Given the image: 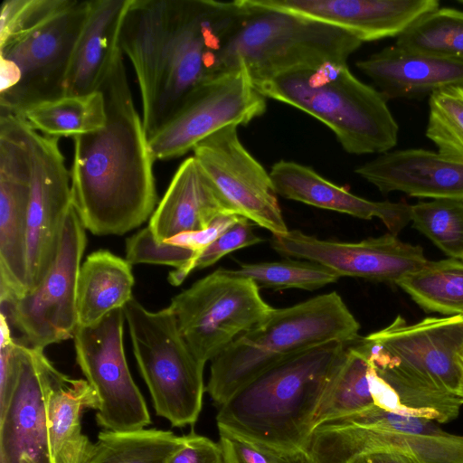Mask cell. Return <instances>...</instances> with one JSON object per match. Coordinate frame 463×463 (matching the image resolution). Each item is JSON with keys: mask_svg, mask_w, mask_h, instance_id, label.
Wrapping results in <instances>:
<instances>
[{"mask_svg": "<svg viewBox=\"0 0 463 463\" xmlns=\"http://www.w3.org/2000/svg\"><path fill=\"white\" fill-rule=\"evenodd\" d=\"M249 11L244 0H131L120 48L137 76L147 138L222 73L221 54Z\"/></svg>", "mask_w": 463, "mask_h": 463, "instance_id": "obj_1", "label": "cell"}, {"mask_svg": "<svg viewBox=\"0 0 463 463\" xmlns=\"http://www.w3.org/2000/svg\"><path fill=\"white\" fill-rule=\"evenodd\" d=\"M99 90L105 100V127L72 137V204L91 233L122 235L151 217L157 199L154 159L133 101L123 52Z\"/></svg>", "mask_w": 463, "mask_h": 463, "instance_id": "obj_2", "label": "cell"}, {"mask_svg": "<svg viewBox=\"0 0 463 463\" xmlns=\"http://www.w3.org/2000/svg\"><path fill=\"white\" fill-rule=\"evenodd\" d=\"M349 342L319 345L269 368L219 407L217 426L276 448L305 452Z\"/></svg>", "mask_w": 463, "mask_h": 463, "instance_id": "obj_3", "label": "cell"}, {"mask_svg": "<svg viewBox=\"0 0 463 463\" xmlns=\"http://www.w3.org/2000/svg\"><path fill=\"white\" fill-rule=\"evenodd\" d=\"M378 375L397 396L402 412L439 423L455 420L463 401V315L426 317L408 325L402 317L361 337Z\"/></svg>", "mask_w": 463, "mask_h": 463, "instance_id": "obj_4", "label": "cell"}, {"mask_svg": "<svg viewBox=\"0 0 463 463\" xmlns=\"http://www.w3.org/2000/svg\"><path fill=\"white\" fill-rule=\"evenodd\" d=\"M359 330V322L335 291L273 307L211 361L205 391L219 408L269 368L319 345L354 340Z\"/></svg>", "mask_w": 463, "mask_h": 463, "instance_id": "obj_5", "label": "cell"}, {"mask_svg": "<svg viewBox=\"0 0 463 463\" xmlns=\"http://www.w3.org/2000/svg\"><path fill=\"white\" fill-rule=\"evenodd\" d=\"M252 82L266 99L290 105L321 121L349 154L381 155L397 145L399 125L388 100L357 79L346 62L328 61Z\"/></svg>", "mask_w": 463, "mask_h": 463, "instance_id": "obj_6", "label": "cell"}, {"mask_svg": "<svg viewBox=\"0 0 463 463\" xmlns=\"http://www.w3.org/2000/svg\"><path fill=\"white\" fill-rule=\"evenodd\" d=\"M383 450L418 463H463V435L447 432L428 418L373 406L317 425L305 452L309 463H364Z\"/></svg>", "mask_w": 463, "mask_h": 463, "instance_id": "obj_7", "label": "cell"}, {"mask_svg": "<svg viewBox=\"0 0 463 463\" xmlns=\"http://www.w3.org/2000/svg\"><path fill=\"white\" fill-rule=\"evenodd\" d=\"M250 11L224 46L223 72L242 63L252 81L325 62H346L362 42L337 27L294 14Z\"/></svg>", "mask_w": 463, "mask_h": 463, "instance_id": "obj_8", "label": "cell"}, {"mask_svg": "<svg viewBox=\"0 0 463 463\" xmlns=\"http://www.w3.org/2000/svg\"><path fill=\"white\" fill-rule=\"evenodd\" d=\"M123 310L156 415L174 427L193 426L203 405L204 364L187 346L169 307L152 312L133 298Z\"/></svg>", "mask_w": 463, "mask_h": 463, "instance_id": "obj_9", "label": "cell"}, {"mask_svg": "<svg viewBox=\"0 0 463 463\" xmlns=\"http://www.w3.org/2000/svg\"><path fill=\"white\" fill-rule=\"evenodd\" d=\"M168 307L187 346L204 365L273 308L253 280L223 268L174 297Z\"/></svg>", "mask_w": 463, "mask_h": 463, "instance_id": "obj_10", "label": "cell"}, {"mask_svg": "<svg viewBox=\"0 0 463 463\" xmlns=\"http://www.w3.org/2000/svg\"><path fill=\"white\" fill-rule=\"evenodd\" d=\"M0 362V463H52L47 402L63 373L43 349L19 341Z\"/></svg>", "mask_w": 463, "mask_h": 463, "instance_id": "obj_11", "label": "cell"}, {"mask_svg": "<svg viewBox=\"0 0 463 463\" xmlns=\"http://www.w3.org/2000/svg\"><path fill=\"white\" fill-rule=\"evenodd\" d=\"M90 8V0L67 4L34 27L0 43V58L15 63L21 80L0 94V114L64 95L72 53Z\"/></svg>", "mask_w": 463, "mask_h": 463, "instance_id": "obj_12", "label": "cell"}, {"mask_svg": "<svg viewBox=\"0 0 463 463\" xmlns=\"http://www.w3.org/2000/svg\"><path fill=\"white\" fill-rule=\"evenodd\" d=\"M85 230L72 204L47 274L35 288L1 306L10 326L21 334L23 344L43 350L73 337L78 326L77 285L87 242Z\"/></svg>", "mask_w": 463, "mask_h": 463, "instance_id": "obj_13", "label": "cell"}, {"mask_svg": "<svg viewBox=\"0 0 463 463\" xmlns=\"http://www.w3.org/2000/svg\"><path fill=\"white\" fill-rule=\"evenodd\" d=\"M266 98L240 63L198 87L176 114L153 136L154 161L175 158L229 126H245L266 111Z\"/></svg>", "mask_w": 463, "mask_h": 463, "instance_id": "obj_14", "label": "cell"}, {"mask_svg": "<svg viewBox=\"0 0 463 463\" xmlns=\"http://www.w3.org/2000/svg\"><path fill=\"white\" fill-rule=\"evenodd\" d=\"M125 320L123 308H118L92 326H77L72 337L77 364L99 400L97 424L112 431L137 430L151 423L128 366Z\"/></svg>", "mask_w": 463, "mask_h": 463, "instance_id": "obj_15", "label": "cell"}, {"mask_svg": "<svg viewBox=\"0 0 463 463\" xmlns=\"http://www.w3.org/2000/svg\"><path fill=\"white\" fill-rule=\"evenodd\" d=\"M237 126L226 127L200 142L194 157L226 206L272 233L287 227L269 173L245 148Z\"/></svg>", "mask_w": 463, "mask_h": 463, "instance_id": "obj_16", "label": "cell"}, {"mask_svg": "<svg viewBox=\"0 0 463 463\" xmlns=\"http://www.w3.org/2000/svg\"><path fill=\"white\" fill-rule=\"evenodd\" d=\"M29 127L0 114V303L28 291L27 210L31 191Z\"/></svg>", "mask_w": 463, "mask_h": 463, "instance_id": "obj_17", "label": "cell"}, {"mask_svg": "<svg viewBox=\"0 0 463 463\" xmlns=\"http://www.w3.org/2000/svg\"><path fill=\"white\" fill-rule=\"evenodd\" d=\"M59 138L41 135L29 127L31 191L27 210V292L39 285L52 265L65 219L72 205L71 173L66 168Z\"/></svg>", "mask_w": 463, "mask_h": 463, "instance_id": "obj_18", "label": "cell"}, {"mask_svg": "<svg viewBox=\"0 0 463 463\" xmlns=\"http://www.w3.org/2000/svg\"><path fill=\"white\" fill-rule=\"evenodd\" d=\"M270 245L284 257L319 263L340 278L354 277L392 284L429 261L421 247L404 242L392 233L357 242H344L320 240L292 230L273 235Z\"/></svg>", "mask_w": 463, "mask_h": 463, "instance_id": "obj_19", "label": "cell"}, {"mask_svg": "<svg viewBox=\"0 0 463 463\" xmlns=\"http://www.w3.org/2000/svg\"><path fill=\"white\" fill-rule=\"evenodd\" d=\"M259 9L283 12L344 30L360 42L399 37L438 0H246Z\"/></svg>", "mask_w": 463, "mask_h": 463, "instance_id": "obj_20", "label": "cell"}, {"mask_svg": "<svg viewBox=\"0 0 463 463\" xmlns=\"http://www.w3.org/2000/svg\"><path fill=\"white\" fill-rule=\"evenodd\" d=\"M354 172L382 194L463 201V162L423 148L389 151Z\"/></svg>", "mask_w": 463, "mask_h": 463, "instance_id": "obj_21", "label": "cell"}, {"mask_svg": "<svg viewBox=\"0 0 463 463\" xmlns=\"http://www.w3.org/2000/svg\"><path fill=\"white\" fill-rule=\"evenodd\" d=\"M269 175L278 195L283 198L359 219L378 218L394 235L411 222V205L364 199L299 163L279 160L272 165Z\"/></svg>", "mask_w": 463, "mask_h": 463, "instance_id": "obj_22", "label": "cell"}, {"mask_svg": "<svg viewBox=\"0 0 463 463\" xmlns=\"http://www.w3.org/2000/svg\"><path fill=\"white\" fill-rule=\"evenodd\" d=\"M356 67L387 100L422 99L452 86H463V63L418 52L396 44L385 47Z\"/></svg>", "mask_w": 463, "mask_h": 463, "instance_id": "obj_23", "label": "cell"}, {"mask_svg": "<svg viewBox=\"0 0 463 463\" xmlns=\"http://www.w3.org/2000/svg\"><path fill=\"white\" fill-rule=\"evenodd\" d=\"M131 0H90V8L77 40L64 95H83L99 90L122 52L120 32Z\"/></svg>", "mask_w": 463, "mask_h": 463, "instance_id": "obj_24", "label": "cell"}, {"mask_svg": "<svg viewBox=\"0 0 463 463\" xmlns=\"http://www.w3.org/2000/svg\"><path fill=\"white\" fill-rule=\"evenodd\" d=\"M225 213L232 212L193 156L184 160L175 173L148 227L156 241H165L183 232L203 230Z\"/></svg>", "mask_w": 463, "mask_h": 463, "instance_id": "obj_25", "label": "cell"}, {"mask_svg": "<svg viewBox=\"0 0 463 463\" xmlns=\"http://www.w3.org/2000/svg\"><path fill=\"white\" fill-rule=\"evenodd\" d=\"M99 397L83 379L63 374L47 402L49 442L52 463H83L92 442L81 431L84 409L98 410Z\"/></svg>", "mask_w": 463, "mask_h": 463, "instance_id": "obj_26", "label": "cell"}, {"mask_svg": "<svg viewBox=\"0 0 463 463\" xmlns=\"http://www.w3.org/2000/svg\"><path fill=\"white\" fill-rule=\"evenodd\" d=\"M134 282L131 264L126 259L109 250L90 253L78 276V326H92L123 308L133 298Z\"/></svg>", "mask_w": 463, "mask_h": 463, "instance_id": "obj_27", "label": "cell"}, {"mask_svg": "<svg viewBox=\"0 0 463 463\" xmlns=\"http://www.w3.org/2000/svg\"><path fill=\"white\" fill-rule=\"evenodd\" d=\"M361 337L349 342L345 355L325 392L315 428L325 421L377 406L384 381L370 361Z\"/></svg>", "mask_w": 463, "mask_h": 463, "instance_id": "obj_28", "label": "cell"}, {"mask_svg": "<svg viewBox=\"0 0 463 463\" xmlns=\"http://www.w3.org/2000/svg\"><path fill=\"white\" fill-rule=\"evenodd\" d=\"M13 115L22 118L32 129L55 137L91 133L105 127L107 121L100 90L43 100Z\"/></svg>", "mask_w": 463, "mask_h": 463, "instance_id": "obj_29", "label": "cell"}, {"mask_svg": "<svg viewBox=\"0 0 463 463\" xmlns=\"http://www.w3.org/2000/svg\"><path fill=\"white\" fill-rule=\"evenodd\" d=\"M395 285L427 312L446 317L463 315V261L453 259L429 260Z\"/></svg>", "mask_w": 463, "mask_h": 463, "instance_id": "obj_30", "label": "cell"}, {"mask_svg": "<svg viewBox=\"0 0 463 463\" xmlns=\"http://www.w3.org/2000/svg\"><path fill=\"white\" fill-rule=\"evenodd\" d=\"M171 430L100 431L83 463H166L181 444Z\"/></svg>", "mask_w": 463, "mask_h": 463, "instance_id": "obj_31", "label": "cell"}, {"mask_svg": "<svg viewBox=\"0 0 463 463\" xmlns=\"http://www.w3.org/2000/svg\"><path fill=\"white\" fill-rule=\"evenodd\" d=\"M395 44L463 63V11L439 7L415 21Z\"/></svg>", "mask_w": 463, "mask_h": 463, "instance_id": "obj_32", "label": "cell"}, {"mask_svg": "<svg viewBox=\"0 0 463 463\" xmlns=\"http://www.w3.org/2000/svg\"><path fill=\"white\" fill-rule=\"evenodd\" d=\"M227 271L232 275L253 280L260 288L274 290H315L340 279L326 266L306 260L287 259L280 261L241 264L239 269Z\"/></svg>", "mask_w": 463, "mask_h": 463, "instance_id": "obj_33", "label": "cell"}, {"mask_svg": "<svg viewBox=\"0 0 463 463\" xmlns=\"http://www.w3.org/2000/svg\"><path fill=\"white\" fill-rule=\"evenodd\" d=\"M411 222L449 259L463 261V201L420 202L411 206Z\"/></svg>", "mask_w": 463, "mask_h": 463, "instance_id": "obj_34", "label": "cell"}, {"mask_svg": "<svg viewBox=\"0 0 463 463\" xmlns=\"http://www.w3.org/2000/svg\"><path fill=\"white\" fill-rule=\"evenodd\" d=\"M438 153L463 162V86H452L429 97L425 132Z\"/></svg>", "mask_w": 463, "mask_h": 463, "instance_id": "obj_35", "label": "cell"}, {"mask_svg": "<svg viewBox=\"0 0 463 463\" xmlns=\"http://www.w3.org/2000/svg\"><path fill=\"white\" fill-rule=\"evenodd\" d=\"M224 463H309L304 451L287 450L218 427Z\"/></svg>", "mask_w": 463, "mask_h": 463, "instance_id": "obj_36", "label": "cell"}, {"mask_svg": "<svg viewBox=\"0 0 463 463\" xmlns=\"http://www.w3.org/2000/svg\"><path fill=\"white\" fill-rule=\"evenodd\" d=\"M196 253L167 241H158L147 226L126 241V260L131 264H157L184 271L195 259Z\"/></svg>", "mask_w": 463, "mask_h": 463, "instance_id": "obj_37", "label": "cell"}, {"mask_svg": "<svg viewBox=\"0 0 463 463\" xmlns=\"http://www.w3.org/2000/svg\"><path fill=\"white\" fill-rule=\"evenodd\" d=\"M68 0H5L1 5L0 43L42 23Z\"/></svg>", "mask_w": 463, "mask_h": 463, "instance_id": "obj_38", "label": "cell"}, {"mask_svg": "<svg viewBox=\"0 0 463 463\" xmlns=\"http://www.w3.org/2000/svg\"><path fill=\"white\" fill-rule=\"evenodd\" d=\"M263 241L252 228V222L245 217L239 219L206 247L189 265L184 273V280L194 269H201L216 263L225 255Z\"/></svg>", "mask_w": 463, "mask_h": 463, "instance_id": "obj_39", "label": "cell"}, {"mask_svg": "<svg viewBox=\"0 0 463 463\" xmlns=\"http://www.w3.org/2000/svg\"><path fill=\"white\" fill-rule=\"evenodd\" d=\"M240 216L241 215L232 213H225L220 214L207 228L203 230L183 232L165 241L177 246L188 248L194 250L197 257L206 247H208L229 227H231L239 219ZM185 269L182 272H170L168 276V281L173 286L180 285L184 281L183 276Z\"/></svg>", "mask_w": 463, "mask_h": 463, "instance_id": "obj_40", "label": "cell"}, {"mask_svg": "<svg viewBox=\"0 0 463 463\" xmlns=\"http://www.w3.org/2000/svg\"><path fill=\"white\" fill-rule=\"evenodd\" d=\"M181 438V444L166 463H224L219 443L194 430Z\"/></svg>", "mask_w": 463, "mask_h": 463, "instance_id": "obj_41", "label": "cell"}, {"mask_svg": "<svg viewBox=\"0 0 463 463\" xmlns=\"http://www.w3.org/2000/svg\"><path fill=\"white\" fill-rule=\"evenodd\" d=\"M21 80V71L13 61L0 58V94L14 89Z\"/></svg>", "mask_w": 463, "mask_h": 463, "instance_id": "obj_42", "label": "cell"}, {"mask_svg": "<svg viewBox=\"0 0 463 463\" xmlns=\"http://www.w3.org/2000/svg\"><path fill=\"white\" fill-rule=\"evenodd\" d=\"M364 463H418L411 457L392 450L377 451L368 455Z\"/></svg>", "mask_w": 463, "mask_h": 463, "instance_id": "obj_43", "label": "cell"}, {"mask_svg": "<svg viewBox=\"0 0 463 463\" xmlns=\"http://www.w3.org/2000/svg\"><path fill=\"white\" fill-rule=\"evenodd\" d=\"M458 363L461 369V379L457 395L463 401V350L458 355Z\"/></svg>", "mask_w": 463, "mask_h": 463, "instance_id": "obj_44", "label": "cell"}, {"mask_svg": "<svg viewBox=\"0 0 463 463\" xmlns=\"http://www.w3.org/2000/svg\"><path fill=\"white\" fill-rule=\"evenodd\" d=\"M22 463H32V462H30V461H29V460H27V459H23V460H22Z\"/></svg>", "mask_w": 463, "mask_h": 463, "instance_id": "obj_45", "label": "cell"}, {"mask_svg": "<svg viewBox=\"0 0 463 463\" xmlns=\"http://www.w3.org/2000/svg\"><path fill=\"white\" fill-rule=\"evenodd\" d=\"M458 3L463 5V0H458Z\"/></svg>", "mask_w": 463, "mask_h": 463, "instance_id": "obj_46", "label": "cell"}]
</instances>
